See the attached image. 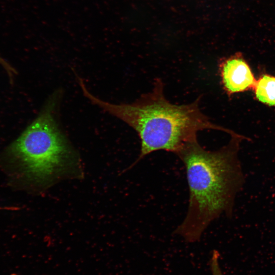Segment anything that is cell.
<instances>
[{"instance_id":"6da1fadb","label":"cell","mask_w":275,"mask_h":275,"mask_svg":"<svg viewBox=\"0 0 275 275\" xmlns=\"http://www.w3.org/2000/svg\"><path fill=\"white\" fill-rule=\"evenodd\" d=\"M243 139L246 138L240 134L231 136L227 145L215 151L204 149L196 140L176 154L185 167L189 202L186 216L174 233L186 242L199 241L222 214L232 216L236 195L245 181L238 156Z\"/></svg>"},{"instance_id":"7a4b0ae2","label":"cell","mask_w":275,"mask_h":275,"mask_svg":"<svg viewBox=\"0 0 275 275\" xmlns=\"http://www.w3.org/2000/svg\"><path fill=\"white\" fill-rule=\"evenodd\" d=\"M77 82L84 95L92 103L131 127L140 140L139 157L132 168L147 155L159 150L176 154L187 143L197 140L198 131L215 129L236 135L232 130L213 123L200 110L198 97L194 102L177 105L163 94V84L156 78L152 90L131 103L107 102L92 94L82 78Z\"/></svg>"},{"instance_id":"3957f363","label":"cell","mask_w":275,"mask_h":275,"mask_svg":"<svg viewBox=\"0 0 275 275\" xmlns=\"http://www.w3.org/2000/svg\"><path fill=\"white\" fill-rule=\"evenodd\" d=\"M59 96L57 93L51 96L11 147L26 178L43 187L65 177L79 175L78 156L56 118Z\"/></svg>"},{"instance_id":"277c9868","label":"cell","mask_w":275,"mask_h":275,"mask_svg":"<svg viewBox=\"0 0 275 275\" xmlns=\"http://www.w3.org/2000/svg\"><path fill=\"white\" fill-rule=\"evenodd\" d=\"M219 69L223 87L228 95L254 89L257 80L241 54L236 53L222 61Z\"/></svg>"},{"instance_id":"5b68a950","label":"cell","mask_w":275,"mask_h":275,"mask_svg":"<svg viewBox=\"0 0 275 275\" xmlns=\"http://www.w3.org/2000/svg\"><path fill=\"white\" fill-rule=\"evenodd\" d=\"M253 90L258 101L266 105L275 106V76L262 75L257 80Z\"/></svg>"},{"instance_id":"8992f818","label":"cell","mask_w":275,"mask_h":275,"mask_svg":"<svg viewBox=\"0 0 275 275\" xmlns=\"http://www.w3.org/2000/svg\"><path fill=\"white\" fill-rule=\"evenodd\" d=\"M210 267L212 275H224L219 264V254L214 250L210 259Z\"/></svg>"},{"instance_id":"52a82bcc","label":"cell","mask_w":275,"mask_h":275,"mask_svg":"<svg viewBox=\"0 0 275 275\" xmlns=\"http://www.w3.org/2000/svg\"><path fill=\"white\" fill-rule=\"evenodd\" d=\"M0 63H1L6 69H7V70H9L10 72L12 71V69L11 67H9V65L5 62V61L2 59L0 57Z\"/></svg>"}]
</instances>
